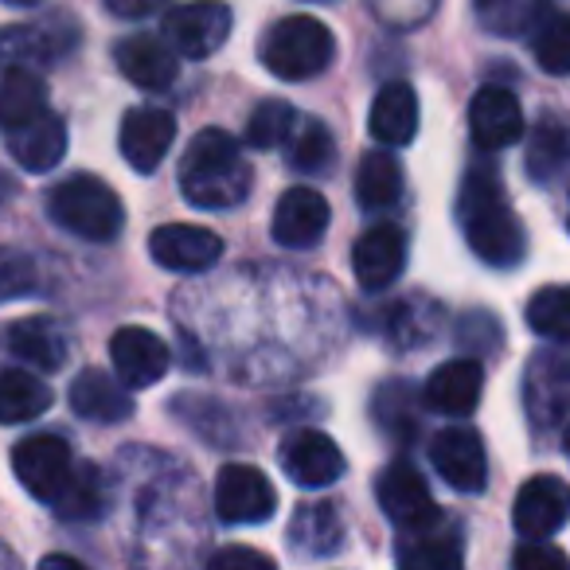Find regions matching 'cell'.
<instances>
[{
	"label": "cell",
	"mask_w": 570,
	"mask_h": 570,
	"mask_svg": "<svg viewBox=\"0 0 570 570\" xmlns=\"http://www.w3.org/2000/svg\"><path fill=\"white\" fill-rule=\"evenodd\" d=\"M458 223L469 250L492 269H515L528 258V230L504 199L492 165H473L458 191Z\"/></svg>",
	"instance_id": "1"
},
{
	"label": "cell",
	"mask_w": 570,
	"mask_h": 570,
	"mask_svg": "<svg viewBox=\"0 0 570 570\" xmlns=\"http://www.w3.org/2000/svg\"><path fill=\"white\" fill-rule=\"evenodd\" d=\"M180 191L199 212H227L250 191V165L243 145L223 129H204L191 137L180 160Z\"/></svg>",
	"instance_id": "2"
},
{
	"label": "cell",
	"mask_w": 570,
	"mask_h": 570,
	"mask_svg": "<svg viewBox=\"0 0 570 570\" xmlns=\"http://www.w3.org/2000/svg\"><path fill=\"white\" fill-rule=\"evenodd\" d=\"M48 215L67 235L87 243H110L126 227V207L118 191L90 173H75L48 191Z\"/></svg>",
	"instance_id": "3"
},
{
	"label": "cell",
	"mask_w": 570,
	"mask_h": 570,
	"mask_svg": "<svg viewBox=\"0 0 570 570\" xmlns=\"http://www.w3.org/2000/svg\"><path fill=\"white\" fill-rule=\"evenodd\" d=\"M258 59L274 79L285 82L317 79L336 59L333 28L321 24L317 17H285L262 36Z\"/></svg>",
	"instance_id": "4"
},
{
	"label": "cell",
	"mask_w": 570,
	"mask_h": 570,
	"mask_svg": "<svg viewBox=\"0 0 570 570\" xmlns=\"http://www.w3.org/2000/svg\"><path fill=\"white\" fill-rule=\"evenodd\" d=\"M75 465L79 461L59 434H28L12 445V473L43 504H56L63 497Z\"/></svg>",
	"instance_id": "5"
},
{
	"label": "cell",
	"mask_w": 570,
	"mask_h": 570,
	"mask_svg": "<svg viewBox=\"0 0 570 570\" xmlns=\"http://www.w3.org/2000/svg\"><path fill=\"white\" fill-rule=\"evenodd\" d=\"M277 512V489L262 469L254 465H223L215 476V515L230 528L266 523Z\"/></svg>",
	"instance_id": "6"
},
{
	"label": "cell",
	"mask_w": 570,
	"mask_h": 570,
	"mask_svg": "<svg viewBox=\"0 0 570 570\" xmlns=\"http://www.w3.org/2000/svg\"><path fill=\"white\" fill-rule=\"evenodd\" d=\"M375 500H380L383 515H387L399 531H419L442 520L426 476H419V469H414L411 461H391V465L383 469L380 481H375Z\"/></svg>",
	"instance_id": "7"
},
{
	"label": "cell",
	"mask_w": 570,
	"mask_h": 570,
	"mask_svg": "<svg viewBox=\"0 0 570 570\" xmlns=\"http://www.w3.org/2000/svg\"><path fill=\"white\" fill-rule=\"evenodd\" d=\"M230 9L223 0H191L176 4L165 17V40L173 43L176 56L184 59H207L227 43L230 36Z\"/></svg>",
	"instance_id": "8"
},
{
	"label": "cell",
	"mask_w": 570,
	"mask_h": 570,
	"mask_svg": "<svg viewBox=\"0 0 570 570\" xmlns=\"http://www.w3.org/2000/svg\"><path fill=\"white\" fill-rule=\"evenodd\" d=\"M277 461H282L285 476L294 484H302V489H328L348 469L344 450L328 434H321V430H294V434H285Z\"/></svg>",
	"instance_id": "9"
},
{
	"label": "cell",
	"mask_w": 570,
	"mask_h": 570,
	"mask_svg": "<svg viewBox=\"0 0 570 570\" xmlns=\"http://www.w3.org/2000/svg\"><path fill=\"white\" fill-rule=\"evenodd\" d=\"M523 406L535 426H559L570 414V348H547L528 364Z\"/></svg>",
	"instance_id": "10"
},
{
	"label": "cell",
	"mask_w": 570,
	"mask_h": 570,
	"mask_svg": "<svg viewBox=\"0 0 570 570\" xmlns=\"http://www.w3.org/2000/svg\"><path fill=\"white\" fill-rule=\"evenodd\" d=\"M567 520H570V484L562 476L539 473L531 481H523L512 508V523L523 539L559 535L567 528Z\"/></svg>",
	"instance_id": "11"
},
{
	"label": "cell",
	"mask_w": 570,
	"mask_h": 570,
	"mask_svg": "<svg viewBox=\"0 0 570 570\" xmlns=\"http://www.w3.org/2000/svg\"><path fill=\"white\" fill-rule=\"evenodd\" d=\"M430 461L438 476L458 492H481L489 484V453H484L481 434L469 426L442 430L430 445Z\"/></svg>",
	"instance_id": "12"
},
{
	"label": "cell",
	"mask_w": 570,
	"mask_h": 570,
	"mask_svg": "<svg viewBox=\"0 0 570 570\" xmlns=\"http://www.w3.org/2000/svg\"><path fill=\"white\" fill-rule=\"evenodd\" d=\"M149 254L157 266L173 269V274H204L223 258V238L207 227L165 223L149 235Z\"/></svg>",
	"instance_id": "13"
},
{
	"label": "cell",
	"mask_w": 570,
	"mask_h": 570,
	"mask_svg": "<svg viewBox=\"0 0 570 570\" xmlns=\"http://www.w3.org/2000/svg\"><path fill=\"white\" fill-rule=\"evenodd\" d=\"M110 360H114L118 380L126 383L129 391H145V387H153V383H160L168 372V364H173L168 344L141 325H126L114 333Z\"/></svg>",
	"instance_id": "14"
},
{
	"label": "cell",
	"mask_w": 570,
	"mask_h": 570,
	"mask_svg": "<svg viewBox=\"0 0 570 570\" xmlns=\"http://www.w3.org/2000/svg\"><path fill=\"white\" fill-rule=\"evenodd\" d=\"M176 141V118L160 106H137L121 118V157L134 165V173L149 176L160 168Z\"/></svg>",
	"instance_id": "15"
},
{
	"label": "cell",
	"mask_w": 570,
	"mask_h": 570,
	"mask_svg": "<svg viewBox=\"0 0 570 570\" xmlns=\"http://www.w3.org/2000/svg\"><path fill=\"white\" fill-rule=\"evenodd\" d=\"M352 269H356V282L372 294L395 285L406 269V235L395 223H380V227L364 230L352 246Z\"/></svg>",
	"instance_id": "16"
},
{
	"label": "cell",
	"mask_w": 570,
	"mask_h": 570,
	"mask_svg": "<svg viewBox=\"0 0 570 570\" xmlns=\"http://www.w3.org/2000/svg\"><path fill=\"white\" fill-rule=\"evenodd\" d=\"M328 219H333V212L317 188H289L277 199L269 230H274V243L289 246V250H309L325 238Z\"/></svg>",
	"instance_id": "17"
},
{
	"label": "cell",
	"mask_w": 570,
	"mask_h": 570,
	"mask_svg": "<svg viewBox=\"0 0 570 570\" xmlns=\"http://www.w3.org/2000/svg\"><path fill=\"white\" fill-rule=\"evenodd\" d=\"M469 129L481 153H500L523 137V110L512 90L481 87L469 102Z\"/></svg>",
	"instance_id": "18"
},
{
	"label": "cell",
	"mask_w": 570,
	"mask_h": 570,
	"mask_svg": "<svg viewBox=\"0 0 570 570\" xmlns=\"http://www.w3.org/2000/svg\"><path fill=\"white\" fill-rule=\"evenodd\" d=\"M4 145H9L12 160H17L24 173H51V168L67 157V126L48 106V110L36 114L24 126L4 129Z\"/></svg>",
	"instance_id": "19"
},
{
	"label": "cell",
	"mask_w": 570,
	"mask_h": 570,
	"mask_svg": "<svg viewBox=\"0 0 570 570\" xmlns=\"http://www.w3.org/2000/svg\"><path fill=\"white\" fill-rule=\"evenodd\" d=\"M67 403L79 419L87 422H102V426H114V422H126L134 414V395L121 380H114L102 367H82L75 375L71 391H67Z\"/></svg>",
	"instance_id": "20"
},
{
	"label": "cell",
	"mask_w": 570,
	"mask_h": 570,
	"mask_svg": "<svg viewBox=\"0 0 570 570\" xmlns=\"http://www.w3.org/2000/svg\"><path fill=\"white\" fill-rule=\"evenodd\" d=\"M114 63H118V71L141 90L173 87L176 71H180L173 43L160 40V36H129V40H121L118 48H114Z\"/></svg>",
	"instance_id": "21"
},
{
	"label": "cell",
	"mask_w": 570,
	"mask_h": 570,
	"mask_svg": "<svg viewBox=\"0 0 570 570\" xmlns=\"http://www.w3.org/2000/svg\"><path fill=\"white\" fill-rule=\"evenodd\" d=\"M367 129L387 149H406L419 137V95H414L411 82L395 79L375 95L372 114H367Z\"/></svg>",
	"instance_id": "22"
},
{
	"label": "cell",
	"mask_w": 570,
	"mask_h": 570,
	"mask_svg": "<svg viewBox=\"0 0 570 570\" xmlns=\"http://www.w3.org/2000/svg\"><path fill=\"white\" fill-rule=\"evenodd\" d=\"M344 539H348V531H344L336 504H328V500L297 504L294 520H289V547L302 559H333V554H341Z\"/></svg>",
	"instance_id": "23"
},
{
	"label": "cell",
	"mask_w": 570,
	"mask_h": 570,
	"mask_svg": "<svg viewBox=\"0 0 570 570\" xmlns=\"http://www.w3.org/2000/svg\"><path fill=\"white\" fill-rule=\"evenodd\" d=\"M481 391H484V367L476 364V360L461 356V360L442 364L430 375L422 399H426V406L438 414H469L481 403Z\"/></svg>",
	"instance_id": "24"
},
{
	"label": "cell",
	"mask_w": 570,
	"mask_h": 570,
	"mask_svg": "<svg viewBox=\"0 0 570 570\" xmlns=\"http://www.w3.org/2000/svg\"><path fill=\"white\" fill-rule=\"evenodd\" d=\"M399 539L395 562L406 570H458L465 562V547L453 528H442V520L419 531H403Z\"/></svg>",
	"instance_id": "25"
},
{
	"label": "cell",
	"mask_w": 570,
	"mask_h": 570,
	"mask_svg": "<svg viewBox=\"0 0 570 570\" xmlns=\"http://www.w3.org/2000/svg\"><path fill=\"white\" fill-rule=\"evenodd\" d=\"M4 344L17 360L32 364L36 372H59L67 364V333L51 317H24L9 325Z\"/></svg>",
	"instance_id": "26"
},
{
	"label": "cell",
	"mask_w": 570,
	"mask_h": 570,
	"mask_svg": "<svg viewBox=\"0 0 570 570\" xmlns=\"http://www.w3.org/2000/svg\"><path fill=\"white\" fill-rule=\"evenodd\" d=\"M48 110V82L32 67H4L0 75V129H17Z\"/></svg>",
	"instance_id": "27"
},
{
	"label": "cell",
	"mask_w": 570,
	"mask_h": 570,
	"mask_svg": "<svg viewBox=\"0 0 570 570\" xmlns=\"http://www.w3.org/2000/svg\"><path fill=\"white\" fill-rule=\"evenodd\" d=\"M51 403H56V395L36 372H20V367L0 372V426H20V422L40 419Z\"/></svg>",
	"instance_id": "28"
},
{
	"label": "cell",
	"mask_w": 570,
	"mask_h": 570,
	"mask_svg": "<svg viewBox=\"0 0 570 570\" xmlns=\"http://www.w3.org/2000/svg\"><path fill=\"white\" fill-rule=\"evenodd\" d=\"M63 56V36L43 24H9L0 28V67H40L56 63Z\"/></svg>",
	"instance_id": "29"
},
{
	"label": "cell",
	"mask_w": 570,
	"mask_h": 570,
	"mask_svg": "<svg viewBox=\"0 0 570 570\" xmlns=\"http://www.w3.org/2000/svg\"><path fill=\"white\" fill-rule=\"evenodd\" d=\"M551 0H473V12L484 32L504 36V40H523L543 24Z\"/></svg>",
	"instance_id": "30"
},
{
	"label": "cell",
	"mask_w": 570,
	"mask_h": 570,
	"mask_svg": "<svg viewBox=\"0 0 570 570\" xmlns=\"http://www.w3.org/2000/svg\"><path fill=\"white\" fill-rule=\"evenodd\" d=\"M403 196V168L391 153H367L356 168V199L364 212H387Z\"/></svg>",
	"instance_id": "31"
},
{
	"label": "cell",
	"mask_w": 570,
	"mask_h": 570,
	"mask_svg": "<svg viewBox=\"0 0 570 570\" xmlns=\"http://www.w3.org/2000/svg\"><path fill=\"white\" fill-rule=\"evenodd\" d=\"M570 160V126L559 118H543L535 126L528 141V173L531 180L547 184L562 173V165Z\"/></svg>",
	"instance_id": "32"
},
{
	"label": "cell",
	"mask_w": 570,
	"mask_h": 570,
	"mask_svg": "<svg viewBox=\"0 0 570 570\" xmlns=\"http://www.w3.org/2000/svg\"><path fill=\"white\" fill-rule=\"evenodd\" d=\"M528 328L543 341L570 344V285H547L528 302Z\"/></svg>",
	"instance_id": "33"
},
{
	"label": "cell",
	"mask_w": 570,
	"mask_h": 570,
	"mask_svg": "<svg viewBox=\"0 0 570 570\" xmlns=\"http://www.w3.org/2000/svg\"><path fill=\"white\" fill-rule=\"evenodd\" d=\"M102 504H106L102 473H98V465H90V461H79L71 481H67L63 497L51 508H56V515H63V520H95V515L102 512Z\"/></svg>",
	"instance_id": "34"
},
{
	"label": "cell",
	"mask_w": 570,
	"mask_h": 570,
	"mask_svg": "<svg viewBox=\"0 0 570 570\" xmlns=\"http://www.w3.org/2000/svg\"><path fill=\"white\" fill-rule=\"evenodd\" d=\"M289 160H294L297 173H328L336 165V141L321 121H305L297 118L294 134H289Z\"/></svg>",
	"instance_id": "35"
},
{
	"label": "cell",
	"mask_w": 570,
	"mask_h": 570,
	"mask_svg": "<svg viewBox=\"0 0 570 570\" xmlns=\"http://www.w3.org/2000/svg\"><path fill=\"white\" fill-rule=\"evenodd\" d=\"M531 36H535L531 40L535 63L547 75H570V12H547Z\"/></svg>",
	"instance_id": "36"
},
{
	"label": "cell",
	"mask_w": 570,
	"mask_h": 570,
	"mask_svg": "<svg viewBox=\"0 0 570 570\" xmlns=\"http://www.w3.org/2000/svg\"><path fill=\"white\" fill-rule=\"evenodd\" d=\"M372 411H375V422H380L387 434L395 438H411L419 430V414H414V395L403 380H391L375 391L372 399Z\"/></svg>",
	"instance_id": "37"
},
{
	"label": "cell",
	"mask_w": 570,
	"mask_h": 570,
	"mask_svg": "<svg viewBox=\"0 0 570 570\" xmlns=\"http://www.w3.org/2000/svg\"><path fill=\"white\" fill-rule=\"evenodd\" d=\"M294 126H297V114L285 102H277V98H266V102L254 106L250 121H246V141H250L254 149L269 153V149H277V145L289 141Z\"/></svg>",
	"instance_id": "38"
},
{
	"label": "cell",
	"mask_w": 570,
	"mask_h": 570,
	"mask_svg": "<svg viewBox=\"0 0 570 570\" xmlns=\"http://www.w3.org/2000/svg\"><path fill=\"white\" fill-rule=\"evenodd\" d=\"M40 294V262L17 246H0V305Z\"/></svg>",
	"instance_id": "39"
},
{
	"label": "cell",
	"mask_w": 570,
	"mask_h": 570,
	"mask_svg": "<svg viewBox=\"0 0 570 570\" xmlns=\"http://www.w3.org/2000/svg\"><path fill=\"white\" fill-rule=\"evenodd\" d=\"M512 567L515 570H567L570 559H567V551L551 547L547 539H523V547H515V554H512Z\"/></svg>",
	"instance_id": "40"
},
{
	"label": "cell",
	"mask_w": 570,
	"mask_h": 570,
	"mask_svg": "<svg viewBox=\"0 0 570 570\" xmlns=\"http://www.w3.org/2000/svg\"><path fill=\"white\" fill-rule=\"evenodd\" d=\"M212 567L215 570H235V567H246V570L262 567V570H269V567H274V559H269V554H262V551H250V547H227V551L212 554Z\"/></svg>",
	"instance_id": "41"
},
{
	"label": "cell",
	"mask_w": 570,
	"mask_h": 570,
	"mask_svg": "<svg viewBox=\"0 0 570 570\" xmlns=\"http://www.w3.org/2000/svg\"><path fill=\"white\" fill-rule=\"evenodd\" d=\"M160 0H106V9L114 12V17L121 20H141L149 17V12H157Z\"/></svg>",
	"instance_id": "42"
},
{
	"label": "cell",
	"mask_w": 570,
	"mask_h": 570,
	"mask_svg": "<svg viewBox=\"0 0 570 570\" xmlns=\"http://www.w3.org/2000/svg\"><path fill=\"white\" fill-rule=\"evenodd\" d=\"M43 567H67V570H79V562L67 559V554H48V559H43Z\"/></svg>",
	"instance_id": "43"
},
{
	"label": "cell",
	"mask_w": 570,
	"mask_h": 570,
	"mask_svg": "<svg viewBox=\"0 0 570 570\" xmlns=\"http://www.w3.org/2000/svg\"><path fill=\"white\" fill-rule=\"evenodd\" d=\"M4 4H12V9H36L40 0H4Z\"/></svg>",
	"instance_id": "44"
},
{
	"label": "cell",
	"mask_w": 570,
	"mask_h": 570,
	"mask_svg": "<svg viewBox=\"0 0 570 570\" xmlns=\"http://www.w3.org/2000/svg\"><path fill=\"white\" fill-rule=\"evenodd\" d=\"M562 450H567V461H570V426H567V434H562Z\"/></svg>",
	"instance_id": "45"
},
{
	"label": "cell",
	"mask_w": 570,
	"mask_h": 570,
	"mask_svg": "<svg viewBox=\"0 0 570 570\" xmlns=\"http://www.w3.org/2000/svg\"><path fill=\"white\" fill-rule=\"evenodd\" d=\"M0 559H4V551H0Z\"/></svg>",
	"instance_id": "46"
},
{
	"label": "cell",
	"mask_w": 570,
	"mask_h": 570,
	"mask_svg": "<svg viewBox=\"0 0 570 570\" xmlns=\"http://www.w3.org/2000/svg\"><path fill=\"white\" fill-rule=\"evenodd\" d=\"M567 227H570V219H567Z\"/></svg>",
	"instance_id": "47"
}]
</instances>
